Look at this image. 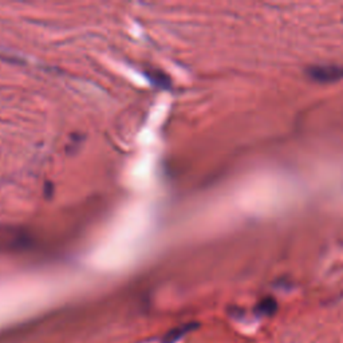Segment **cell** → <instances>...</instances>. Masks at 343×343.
<instances>
[{
    "label": "cell",
    "mask_w": 343,
    "mask_h": 343,
    "mask_svg": "<svg viewBox=\"0 0 343 343\" xmlns=\"http://www.w3.org/2000/svg\"><path fill=\"white\" fill-rule=\"evenodd\" d=\"M307 75L319 83H330L343 79V66L317 65L307 69Z\"/></svg>",
    "instance_id": "obj_1"
},
{
    "label": "cell",
    "mask_w": 343,
    "mask_h": 343,
    "mask_svg": "<svg viewBox=\"0 0 343 343\" xmlns=\"http://www.w3.org/2000/svg\"><path fill=\"white\" fill-rule=\"evenodd\" d=\"M192 326L191 324H187V326H180V327H176V328H172L170 331L165 335L164 338V343H176L177 340H180L181 338H183L185 334H188V332L191 331L192 330Z\"/></svg>",
    "instance_id": "obj_2"
},
{
    "label": "cell",
    "mask_w": 343,
    "mask_h": 343,
    "mask_svg": "<svg viewBox=\"0 0 343 343\" xmlns=\"http://www.w3.org/2000/svg\"><path fill=\"white\" fill-rule=\"evenodd\" d=\"M146 75H148L153 83L157 84V86H160V88H169L168 76L164 75V74H158L157 71H154V73H146Z\"/></svg>",
    "instance_id": "obj_3"
},
{
    "label": "cell",
    "mask_w": 343,
    "mask_h": 343,
    "mask_svg": "<svg viewBox=\"0 0 343 343\" xmlns=\"http://www.w3.org/2000/svg\"><path fill=\"white\" fill-rule=\"evenodd\" d=\"M259 309L264 310V313L266 314H270L276 309V305H275V302L272 301V299H266V301L260 303Z\"/></svg>",
    "instance_id": "obj_4"
}]
</instances>
